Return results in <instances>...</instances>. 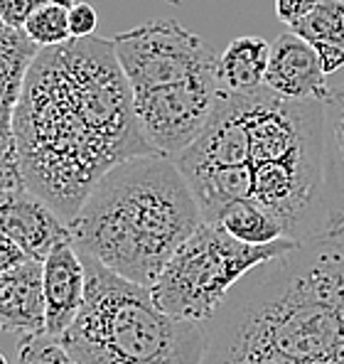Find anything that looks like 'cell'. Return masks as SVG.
Instances as JSON below:
<instances>
[{
  "mask_svg": "<svg viewBox=\"0 0 344 364\" xmlns=\"http://www.w3.org/2000/svg\"><path fill=\"white\" fill-rule=\"evenodd\" d=\"M172 160L207 224L251 202L300 244L344 229V160L327 101L222 89L204 131Z\"/></svg>",
  "mask_w": 344,
  "mask_h": 364,
  "instance_id": "1",
  "label": "cell"
},
{
  "mask_svg": "<svg viewBox=\"0 0 344 364\" xmlns=\"http://www.w3.org/2000/svg\"><path fill=\"white\" fill-rule=\"evenodd\" d=\"M13 136L25 187L64 222L109 170L155 153L138 126L114 40L96 35L37 52L15 106Z\"/></svg>",
  "mask_w": 344,
  "mask_h": 364,
  "instance_id": "2",
  "label": "cell"
},
{
  "mask_svg": "<svg viewBox=\"0 0 344 364\" xmlns=\"http://www.w3.org/2000/svg\"><path fill=\"white\" fill-rule=\"evenodd\" d=\"M204 335L202 364H344V229L251 269Z\"/></svg>",
  "mask_w": 344,
  "mask_h": 364,
  "instance_id": "3",
  "label": "cell"
},
{
  "mask_svg": "<svg viewBox=\"0 0 344 364\" xmlns=\"http://www.w3.org/2000/svg\"><path fill=\"white\" fill-rule=\"evenodd\" d=\"M202 224L172 158L138 155L116 165L69 222L72 244L133 283L153 288L160 271Z\"/></svg>",
  "mask_w": 344,
  "mask_h": 364,
  "instance_id": "4",
  "label": "cell"
},
{
  "mask_svg": "<svg viewBox=\"0 0 344 364\" xmlns=\"http://www.w3.org/2000/svg\"><path fill=\"white\" fill-rule=\"evenodd\" d=\"M86 296L62 337L77 364H202L207 335L165 313L153 291L82 254Z\"/></svg>",
  "mask_w": 344,
  "mask_h": 364,
  "instance_id": "5",
  "label": "cell"
},
{
  "mask_svg": "<svg viewBox=\"0 0 344 364\" xmlns=\"http://www.w3.org/2000/svg\"><path fill=\"white\" fill-rule=\"evenodd\" d=\"M298 244L293 239L244 244L217 224L202 222L172 254L150 291L165 313L204 328L246 273Z\"/></svg>",
  "mask_w": 344,
  "mask_h": 364,
  "instance_id": "6",
  "label": "cell"
},
{
  "mask_svg": "<svg viewBox=\"0 0 344 364\" xmlns=\"http://www.w3.org/2000/svg\"><path fill=\"white\" fill-rule=\"evenodd\" d=\"M114 50L133 94L217 72L219 55L175 18H155L114 37Z\"/></svg>",
  "mask_w": 344,
  "mask_h": 364,
  "instance_id": "7",
  "label": "cell"
},
{
  "mask_svg": "<svg viewBox=\"0 0 344 364\" xmlns=\"http://www.w3.org/2000/svg\"><path fill=\"white\" fill-rule=\"evenodd\" d=\"M219 94L217 72L133 94V109L148 146L165 158H175L190 148L212 119Z\"/></svg>",
  "mask_w": 344,
  "mask_h": 364,
  "instance_id": "8",
  "label": "cell"
},
{
  "mask_svg": "<svg viewBox=\"0 0 344 364\" xmlns=\"http://www.w3.org/2000/svg\"><path fill=\"white\" fill-rule=\"evenodd\" d=\"M0 232L35 261H45L59 242L72 239L69 222L25 185L0 187Z\"/></svg>",
  "mask_w": 344,
  "mask_h": 364,
  "instance_id": "9",
  "label": "cell"
},
{
  "mask_svg": "<svg viewBox=\"0 0 344 364\" xmlns=\"http://www.w3.org/2000/svg\"><path fill=\"white\" fill-rule=\"evenodd\" d=\"M40 52L25 37L23 30H13L0 20V187L25 185L18 165L13 136V116L23 91L25 74Z\"/></svg>",
  "mask_w": 344,
  "mask_h": 364,
  "instance_id": "10",
  "label": "cell"
},
{
  "mask_svg": "<svg viewBox=\"0 0 344 364\" xmlns=\"http://www.w3.org/2000/svg\"><path fill=\"white\" fill-rule=\"evenodd\" d=\"M263 87L286 99L330 101V96L335 94L327 82V74L322 72L315 47L295 32H283L276 37V42H271V60Z\"/></svg>",
  "mask_w": 344,
  "mask_h": 364,
  "instance_id": "11",
  "label": "cell"
},
{
  "mask_svg": "<svg viewBox=\"0 0 344 364\" xmlns=\"http://www.w3.org/2000/svg\"><path fill=\"white\" fill-rule=\"evenodd\" d=\"M47 335L62 337L77 320L86 296V269L72 239L59 242L42 261Z\"/></svg>",
  "mask_w": 344,
  "mask_h": 364,
  "instance_id": "12",
  "label": "cell"
},
{
  "mask_svg": "<svg viewBox=\"0 0 344 364\" xmlns=\"http://www.w3.org/2000/svg\"><path fill=\"white\" fill-rule=\"evenodd\" d=\"M0 333L18 340L47 333L42 261L28 259L0 273Z\"/></svg>",
  "mask_w": 344,
  "mask_h": 364,
  "instance_id": "13",
  "label": "cell"
},
{
  "mask_svg": "<svg viewBox=\"0 0 344 364\" xmlns=\"http://www.w3.org/2000/svg\"><path fill=\"white\" fill-rule=\"evenodd\" d=\"M268 60H271V42L256 35L236 37L219 55V87L229 94H251L261 89L266 82Z\"/></svg>",
  "mask_w": 344,
  "mask_h": 364,
  "instance_id": "14",
  "label": "cell"
},
{
  "mask_svg": "<svg viewBox=\"0 0 344 364\" xmlns=\"http://www.w3.org/2000/svg\"><path fill=\"white\" fill-rule=\"evenodd\" d=\"M217 227L229 232L234 239L244 244H271L283 237V229L278 222H273L261 207L251 205V202H234L227 210L219 214Z\"/></svg>",
  "mask_w": 344,
  "mask_h": 364,
  "instance_id": "15",
  "label": "cell"
},
{
  "mask_svg": "<svg viewBox=\"0 0 344 364\" xmlns=\"http://www.w3.org/2000/svg\"><path fill=\"white\" fill-rule=\"evenodd\" d=\"M290 32L308 40L313 47L344 50V0H322L305 18L290 25Z\"/></svg>",
  "mask_w": 344,
  "mask_h": 364,
  "instance_id": "16",
  "label": "cell"
},
{
  "mask_svg": "<svg viewBox=\"0 0 344 364\" xmlns=\"http://www.w3.org/2000/svg\"><path fill=\"white\" fill-rule=\"evenodd\" d=\"M23 32L32 45L40 47V50L74 40L72 28H69V5L47 3L35 8L30 13V18L25 20Z\"/></svg>",
  "mask_w": 344,
  "mask_h": 364,
  "instance_id": "17",
  "label": "cell"
},
{
  "mask_svg": "<svg viewBox=\"0 0 344 364\" xmlns=\"http://www.w3.org/2000/svg\"><path fill=\"white\" fill-rule=\"evenodd\" d=\"M18 364H77L62 342L52 335H32L18 340Z\"/></svg>",
  "mask_w": 344,
  "mask_h": 364,
  "instance_id": "18",
  "label": "cell"
},
{
  "mask_svg": "<svg viewBox=\"0 0 344 364\" xmlns=\"http://www.w3.org/2000/svg\"><path fill=\"white\" fill-rule=\"evenodd\" d=\"M47 3H59V5H69V8H72L77 0H0V20H3L8 28L23 30L25 20L30 18L32 10Z\"/></svg>",
  "mask_w": 344,
  "mask_h": 364,
  "instance_id": "19",
  "label": "cell"
},
{
  "mask_svg": "<svg viewBox=\"0 0 344 364\" xmlns=\"http://www.w3.org/2000/svg\"><path fill=\"white\" fill-rule=\"evenodd\" d=\"M99 25V15H96L94 5L89 3H74L69 8V28H72V37H91Z\"/></svg>",
  "mask_w": 344,
  "mask_h": 364,
  "instance_id": "20",
  "label": "cell"
},
{
  "mask_svg": "<svg viewBox=\"0 0 344 364\" xmlns=\"http://www.w3.org/2000/svg\"><path fill=\"white\" fill-rule=\"evenodd\" d=\"M320 3L322 0H276V18L290 28L300 18H305L310 10H315Z\"/></svg>",
  "mask_w": 344,
  "mask_h": 364,
  "instance_id": "21",
  "label": "cell"
},
{
  "mask_svg": "<svg viewBox=\"0 0 344 364\" xmlns=\"http://www.w3.org/2000/svg\"><path fill=\"white\" fill-rule=\"evenodd\" d=\"M327 116H330V126L332 133H335L337 151H340L344 160V89L335 91L330 96V101H327Z\"/></svg>",
  "mask_w": 344,
  "mask_h": 364,
  "instance_id": "22",
  "label": "cell"
},
{
  "mask_svg": "<svg viewBox=\"0 0 344 364\" xmlns=\"http://www.w3.org/2000/svg\"><path fill=\"white\" fill-rule=\"evenodd\" d=\"M25 261H28V254H25L13 239L5 237V234L0 232V273L15 269V266L25 264Z\"/></svg>",
  "mask_w": 344,
  "mask_h": 364,
  "instance_id": "23",
  "label": "cell"
},
{
  "mask_svg": "<svg viewBox=\"0 0 344 364\" xmlns=\"http://www.w3.org/2000/svg\"><path fill=\"white\" fill-rule=\"evenodd\" d=\"M0 364H8V360H5V355L0 352Z\"/></svg>",
  "mask_w": 344,
  "mask_h": 364,
  "instance_id": "24",
  "label": "cell"
}]
</instances>
